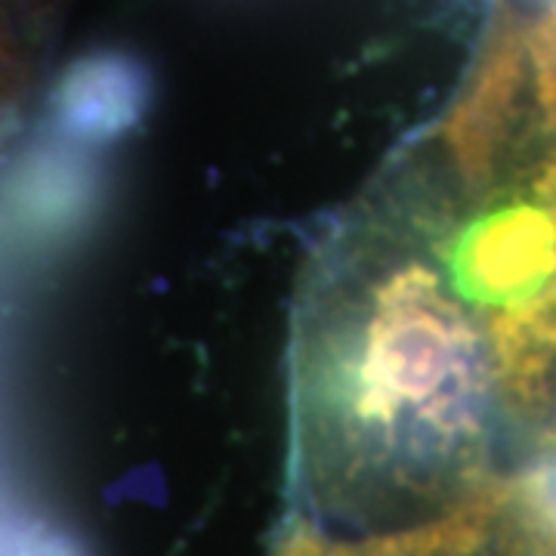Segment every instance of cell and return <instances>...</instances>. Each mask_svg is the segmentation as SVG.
<instances>
[{
  "instance_id": "cell-1",
  "label": "cell",
  "mask_w": 556,
  "mask_h": 556,
  "mask_svg": "<svg viewBox=\"0 0 556 556\" xmlns=\"http://www.w3.org/2000/svg\"><path fill=\"white\" fill-rule=\"evenodd\" d=\"M346 300L303 356L316 448L346 477L452 470L485 417L492 358L477 328L417 260L383 266Z\"/></svg>"
},
{
  "instance_id": "cell-2",
  "label": "cell",
  "mask_w": 556,
  "mask_h": 556,
  "mask_svg": "<svg viewBox=\"0 0 556 556\" xmlns=\"http://www.w3.org/2000/svg\"><path fill=\"white\" fill-rule=\"evenodd\" d=\"M455 288L492 313L538 298L556 281V214L510 204L470 223L452 254Z\"/></svg>"
},
{
  "instance_id": "cell-3",
  "label": "cell",
  "mask_w": 556,
  "mask_h": 556,
  "mask_svg": "<svg viewBox=\"0 0 556 556\" xmlns=\"http://www.w3.org/2000/svg\"><path fill=\"white\" fill-rule=\"evenodd\" d=\"M529 78L526 28L504 25L479 65L470 90L457 102L445 124V152L467 182V189H485L495 177L504 139L517 118L519 97Z\"/></svg>"
},
{
  "instance_id": "cell-4",
  "label": "cell",
  "mask_w": 556,
  "mask_h": 556,
  "mask_svg": "<svg viewBox=\"0 0 556 556\" xmlns=\"http://www.w3.org/2000/svg\"><path fill=\"white\" fill-rule=\"evenodd\" d=\"M13 226L38 241L72 239L100 207V177L75 149L25 155L3 189Z\"/></svg>"
},
{
  "instance_id": "cell-5",
  "label": "cell",
  "mask_w": 556,
  "mask_h": 556,
  "mask_svg": "<svg viewBox=\"0 0 556 556\" xmlns=\"http://www.w3.org/2000/svg\"><path fill=\"white\" fill-rule=\"evenodd\" d=\"M149 105V78L130 56L78 60L53 90V121L80 146H105L137 127Z\"/></svg>"
},
{
  "instance_id": "cell-6",
  "label": "cell",
  "mask_w": 556,
  "mask_h": 556,
  "mask_svg": "<svg viewBox=\"0 0 556 556\" xmlns=\"http://www.w3.org/2000/svg\"><path fill=\"white\" fill-rule=\"evenodd\" d=\"M510 485L514 482L479 485L473 495L437 522L371 538L362 544H338L318 538L309 529H298L278 547L276 556H477L492 535V526L504 517Z\"/></svg>"
},
{
  "instance_id": "cell-7",
  "label": "cell",
  "mask_w": 556,
  "mask_h": 556,
  "mask_svg": "<svg viewBox=\"0 0 556 556\" xmlns=\"http://www.w3.org/2000/svg\"><path fill=\"white\" fill-rule=\"evenodd\" d=\"M492 375L517 405H535L556 356V281L489 318Z\"/></svg>"
},
{
  "instance_id": "cell-8",
  "label": "cell",
  "mask_w": 556,
  "mask_h": 556,
  "mask_svg": "<svg viewBox=\"0 0 556 556\" xmlns=\"http://www.w3.org/2000/svg\"><path fill=\"white\" fill-rule=\"evenodd\" d=\"M507 532L501 556H556V507L514 482L507 501Z\"/></svg>"
},
{
  "instance_id": "cell-9",
  "label": "cell",
  "mask_w": 556,
  "mask_h": 556,
  "mask_svg": "<svg viewBox=\"0 0 556 556\" xmlns=\"http://www.w3.org/2000/svg\"><path fill=\"white\" fill-rule=\"evenodd\" d=\"M526 43H529V72L535 80V100L544 118V130L556 139V0L547 3V10L532 28H526Z\"/></svg>"
},
{
  "instance_id": "cell-10",
  "label": "cell",
  "mask_w": 556,
  "mask_h": 556,
  "mask_svg": "<svg viewBox=\"0 0 556 556\" xmlns=\"http://www.w3.org/2000/svg\"><path fill=\"white\" fill-rule=\"evenodd\" d=\"M7 556H87V551L68 532L35 526L20 538H13Z\"/></svg>"
},
{
  "instance_id": "cell-11",
  "label": "cell",
  "mask_w": 556,
  "mask_h": 556,
  "mask_svg": "<svg viewBox=\"0 0 556 556\" xmlns=\"http://www.w3.org/2000/svg\"><path fill=\"white\" fill-rule=\"evenodd\" d=\"M522 482H526L541 501H547L551 507H556V445L547 455L541 457V464H538L535 470L522 479Z\"/></svg>"
},
{
  "instance_id": "cell-12",
  "label": "cell",
  "mask_w": 556,
  "mask_h": 556,
  "mask_svg": "<svg viewBox=\"0 0 556 556\" xmlns=\"http://www.w3.org/2000/svg\"><path fill=\"white\" fill-rule=\"evenodd\" d=\"M16 56H13V43L7 38L3 25H0V118L7 115V105L13 100L16 90Z\"/></svg>"
}]
</instances>
